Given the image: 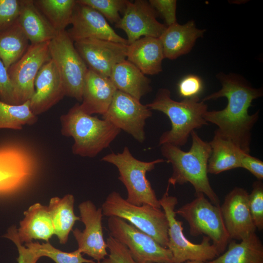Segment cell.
<instances>
[{"label": "cell", "instance_id": "cell-30", "mask_svg": "<svg viewBox=\"0 0 263 263\" xmlns=\"http://www.w3.org/2000/svg\"><path fill=\"white\" fill-rule=\"evenodd\" d=\"M34 3L54 29L66 30L71 24L76 4L75 0H36Z\"/></svg>", "mask_w": 263, "mask_h": 263}, {"label": "cell", "instance_id": "cell-26", "mask_svg": "<svg viewBox=\"0 0 263 263\" xmlns=\"http://www.w3.org/2000/svg\"><path fill=\"white\" fill-rule=\"evenodd\" d=\"M209 144L211 153L207 164L208 173L218 174L241 167V159L245 152L231 141L215 132Z\"/></svg>", "mask_w": 263, "mask_h": 263}, {"label": "cell", "instance_id": "cell-11", "mask_svg": "<svg viewBox=\"0 0 263 263\" xmlns=\"http://www.w3.org/2000/svg\"><path fill=\"white\" fill-rule=\"evenodd\" d=\"M37 168L35 155L25 146L10 144L0 147V195L12 194L24 188Z\"/></svg>", "mask_w": 263, "mask_h": 263}, {"label": "cell", "instance_id": "cell-22", "mask_svg": "<svg viewBox=\"0 0 263 263\" xmlns=\"http://www.w3.org/2000/svg\"><path fill=\"white\" fill-rule=\"evenodd\" d=\"M126 58L144 75H154L162 71L165 57L159 38L142 37L128 45Z\"/></svg>", "mask_w": 263, "mask_h": 263}, {"label": "cell", "instance_id": "cell-19", "mask_svg": "<svg viewBox=\"0 0 263 263\" xmlns=\"http://www.w3.org/2000/svg\"><path fill=\"white\" fill-rule=\"evenodd\" d=\"M34 86L35 92L29 102L30 109L36 116L49 110L66 96L63 80L51 59L40 68Z\"/></svg>", "mask_w": 263, "mask_h": 263}, {"label": "cell", "instance_id": "cell-25", "mask_svg": "<svg viewBox=\"0 0 263 263\" xmlns=\"http://www.w3.org/2000/svg\"><path fill=\"white\" fill-rule=\"evenodd\" d=\"M110 78L117 90L139 101L151 90L150 79L127 59L114 66Z\"/></svg>", "mask_w": 263, "mask_h": 263}, {"label": "cell", "instance_id": "cell-8", "mask_svg": "<svg viewBox=\"0 0 263 263\" xmlns=\"http://www.w3.org/2000/svg\"><path fill=\"white\" fill-rule=\"evenodd\" d=\"M169 185L159 202L169 223L167 248L171 252L174 263H183L188 261L209 262L219 256L210 239L203 236L200 244L192 243L185 236L182 222L176 219L175 207L177 198L169 194Z\"/></svg>", "mask_w": 263, "mask_h": 263}, {"label": "cell", "instance_id": "cell-7", "mask_svg": "<svg viewBox=\"0 0 263 263\" xmlns=\"http://www.w3.org/2000/svg\"><path fill=\"white\" fill-rule=\"evenodd\" d=\"M175 210L188 224L191 236L209 238L219 255L226 250L230 238L224 222L219 205L212 203L201 193Z\"/></svg>", "mask_w": 263, "mask_h": 263}, {"label": "cell", "instance_id": "cell-4", "mask_svg": "<svg viewBox=\"0 0 263 263\" xmlns=\"http://www.w3.org/2000/svg\"><path fill=\"white\" fill-rule=\"evenodd\" d=\"M146 106L150 110L164 113L170 121L171 129L160 137V145L168 143L179 147L183 146L192 131L208 123L204 117L208 111L207 105L199 96L177 101L171 98L169 89L160 88L154 100Z\"/></svg>", "mask_w": 263, "mask_h": 263}, {"label": "cell", "instance_id": "cell-18", "mask_svg": "<svg viewBox=\"0 0 263 263\" xmlns=\"http://www.w3.org/2000/svg\"><path fill=\"white\" fill-rule=\"evenodd\" d=\"M71 24L67 30L74 42L87 38L107 40L128 45L127 40L118 35L98 11L76 0Z\"/></svg>", "mask_w": 263, "mask_h": 263}, {"label": "cell", "instance_id": "cell-28", "mask_svg": "<svg viewBox=\"0 0 263 263\" xmlns=\"http://www.w3.org/2000/svg\"><path fill=\"white\" fill-rule=\"evenodd\" d=\"M75 198L72 194H67L62 198H52L48 207L54 229L61 244H65L74 225L80 218L74 213Z\"/></svg>", "mask_w": 263, "mask_h": 263}, {"label": "cell", "instance_id": "cell-41", "mask_svg": "<svg viewBox=\"0 0 263 263\" xmlns=\"http://www.w3.org/2000/svg\"><path fill=\"white\" fill-rule=\"evenodd\" d=\"M241 167L254 175L258 180L263 179V162L251 156L250 154L244 153L241 159Z\"/></svg>", "mask_w": 263, "mask_h": 263}, {"label": "cell", "instance_id": "cell-39", "mask_svg": "<svg viewBox=\"0 0 263 263\" xmlns=\"http://www.w3.org/2000/svg\"><path fill=\"white\" fill-rule=\"evenodd\" d=\"M148 1L156 12L164 18L167 26L177 22L176 0H150Z\"/></svg>", "mask_w": 263, "mask_h": 263}, {"label": "cell", "instance_id": "cell-31", "mask_svg": "<svg viewBox=\"0 0 263 263\" xmlns=\"http://www.w3.org/2000/svg\"><path fill=\"white\" fill-rule=\"evenodd\" d=\"M37 120L30 109L29 100L21 104H11L0 100V129L21 130Z\"/></svg>", "mask_w": 263, "mask_h": 263}, {"label": "cell", "instance_id": "cell-32", "mask_svg": "<svg viewBox=\"0 0 263 263\" xmlns=\"http://www.w3.org/2000/svg\"><path fill=\"white\" fill-rule=\"evenodd\" d=\"M25 246L32 249L39 258L47 257L56 263H97L83 258L77 249L71 252H64L54 247L49 242L40 244L38 242H31L26 243Z\"/></svg>", "mask_w": 263, "mask_h": 263}, {"label": "cell", "instance_id": "cell-42", "mask_svg": "<svg viewBox=\"0 0 263 263\" xmlns=\"http://www.w3.org/2000/svg\"><path fill=\"white\" fill-rule=\"evenodd\" d=\"M185 263H208L202 261H188L186 262Z\"/></svg>", "mask_w": 263, "mask_h": 263}, {"label": "cell", "instance_id": "cell-21", "mask_svg": "<svg viewBox=\"0 0 263 263\" xmlns=\"http://www.w3.org/2000/svg\"><path fill=\"white\" fill-rule=\"evenodd\" d=\"M205 31L198 28L193 20L184 24L176 22L167 26L159 38L165 58L173 60L188 53Z\"/></svg>", "mask_w": 263, "mask_h": 263}, {"label": "cell", "instance_id": "cell-17", "mask_svg": "<svg viewBox=\"0 0 263 263\" xmlns=\"http://www.w3.org/2000/svg\"><path fill=\"white\" fill-rule=\"evenodd\" d=\"M248 194L244 188L235 187L226 195L220 206L230 239L241 241L257 229L249 208Z\"/></svg>", "mask_w": 263, "mask_h": 263}, {"label": "cell", "instance_id": "cell-23", "mask_svg": "<svg viewBox=\"0 0 263 263\" xmlns=\"http://www.w3.org/2000/svg\"><path fill=\"white\" fill-rule=\"evenodd\" d=\"M24 215L17 229L20 242L28 243L37 239L49 242L54 229L48 207L36 203L24 211Z\"/></svg>", "mask_w": 263, "mask_h": 263}, {"label": "cell", "instance_id": "cell-6", "mask_svg": "<svg viewBox=\"0 0 263 263\" xmlns=\"http://www.w3.org/2000/svg\"><path fill=\"white\" fill-rule=\"evenodd\" d=\"M101 208L103 216L117 217L129 222L167 248L169 223L161 208L147 204L132 205L115 191L108 194Z\"/></svg>", "mask_w": 263, "mask_h": 263}, {"label": "cell", "instance_id": "cell-5", "mask_svg": "<svg viewBox=\"0 0 263 263\" xmlns=\"http://www.w3.org/2000/svg\"><path fill=\"white\" fill-rule=\"evenodd\" d=\"M101 160L115 166L119 172L118 179L125 186L129 203L137 206L144 204L161 208V207L151 184L147 179L148 172L153 170L156 164L166 161L157 159L146 162L138 160L131 153L128 147L121 152H112Z\"/></svg>", "mask_w": 263, "mask_h": 263}, {"label": "cell", "instance_id": "cell-12", "mask_svg": "<svg viewBox=\"0 0 263 263\" xmlns=\"http://www.w3.org/2000/svg\"><path fill=\"white\" fill-rule=\"evenodd\" d=\"M152 113L146 105L117 90L108 110L102 115V119L129 133L138 142L143 143L146 138V120L151 116Z\"/></svg>", "mask_w": 263, "mask_h": 263}, {"label": "cell", "instance_id": "cell-9", "mask_svg": "<svg viewBox=\"0 0 263 263\" xmlns=\"http://www.w3.org/2000/svg\"><path fill=\"white\" fill-rule=\"evenodd\" d=\"M51 59L56 66L64 85L66 96L82 101L88 67L80 56L67 30L57 32L50 41Z\"/></svg>", "mask_w": 263, "mask_h": 263}, {"label": "cell", "instance_id": "cell-29", "mask_svg": "<svg viewBox=\"0 0 263 263\" xmlns=\"http://www.w3.org/2000/svg\"><path fill=\"white\" fill-rule=\"evenodd\" d=\"M29 42L18 20L0 31V59L7 69L24 54L30 45Z\"/></svg>", "mask_w": 263, "mask_h": 263}, {"label": "cell", "instance_id": "cell-20", "mask_svg": "<svg viewBox=\"0 0 263 263\" xmlns=\"http://www.w3.org/2000/svg\"><path fill=\"white\" fill-rule=\"evenodd\" d=\"M117 89L110 77L89 69L83 86L80 107L87 114H104Z\"/></svg>", "mask_w": 263, "mask_h": 263}, {"label": "cell", "instance_id": "cell-37", "mask_svg": "<svg viewBox=\"0 0 263 263\" xmlns=\"http://www.w3.org/2000/svg\"><path fill=\"white\" fill-rule=\"evenodd\" d=\"M203 88V84L201 78L193 75L185 76L178 84L179 94L184 99L198 96Z\"/></svg>", "mask_w": 263, "mask_h": 263}, {"label": "cell", "instance_id": "cell-10", "mask_svg": "<svg viewBox=\"0 0 263 263\" xmlns=\"http://www.w3.org/2000/svg\"><path fill=\"white\" fill-rule=\"evenodd\" d=\"M107 225L110 235L128 248L137 263H174L168 248L125 220L110 217Z\"/></svg>", "mask_w": 263, "mask_h": 263}, {"label": "cell", "instance_id": "cell-14", "mask_svg": "<svg viewBox=\"0 0 263 263\" xmlns=\"http://www.w3.org/2000/svg\"><path fill=\"white\" fill-rule=\"evenodd\" d=\"M78 208L85 228L82 231L78 228L72 230L77 249L100 263L108 255L103 236L102 208H97L92 201L87 200L80 203Z\"/></svg>", "mask_w": 263, "mask_h": 263}, {"label": "cell", "instance_id": "cell-36", "mask_svg": "<svg viewBox=\"0 0 263 263\" xmlns=\"http://www.w3.org/2000/svg\"><path fill=\"white\" fill-rule=\"evenodd\" d=\"M21 7V0H0V31L17 21Z\"/></svg>", "mask_w": 263, "mask_h": 263}, {"label": "cell", "instance_id": "cell-15", "mask_svg": "<svg viewBox=\"0 0 263 263\" xmlns=\"http://www.w3.org/2000/svg\"><path fill=\"white\" fill-rule=\"evenodd\" d=\"M156 13L149 1L127 0L123 17L115 26L125 32L128 45L142 37L159 38L167 26L158 21Z\"/></svg>", "mask_w": 263, "mask_h": 263}, {"label": "cell", "instance_id": "cell-27", "mask_svg": "<svg viewBox=\"0 0 263 263\" xmlns=\"http://www.w3.org/2000/svg\"><path fill=\"white\" fill-rule=\"evenodd\" d=\"M226 250L208 263H263V244L256 233L240 243L229 241Z\"/></svg>", "mask_w": 263, "mask_h": 263}, {"label": "cell", "instance_id": "cell-13", "mask_svg": "<svg viewBox=\"0 0 263 263\" xmlns=\"http://www.w3.org/2000/svg\"><path fill=\"white\" fill-rule=\"evenodd\" d=\"M49 42L31 44L22 57L8 68L17 104H23L32 97L37 75L43 65L51 59Z\"/></svg>", "mask_w": 263, "mask_h": 263}, {"label": "cell", "instance_id": "cell-2", "mask_svg": "<svg viewBox=\"0 0 263 263\" xmlns=\"http://www.w3.org/2000/svg\"><path fill=\"white\" fill-rule=\"evenodd\" d=\"M190 135L192 144L187 151L170 144L161 145L162 155L172 168V174L169 179L168 184L174 186L189 183L194 188L195 194L203 193L212 203L218 205L219 199L212 188L207 175L210 146L209 142L203 140L195 131Z\"/></svg>", "mask_w": 263, "mask_h": 263}, {"label": "cell", "instance_id": "cell-35", "mask_svg": "<svg viewBox=\"0 0 263 263\" xmlns=\"http://www.w3.org/2000/svg\"><path fill=\"white\" fill-rule=\"evenodd\" d=\"M106 242L110 253L100 263H137L128 248L110 235Z\"/></svg>", "mask_w": 263, "mask_h": 263}, {"label": "cell", "instance_id": "cell-16", "mask_svg": "<svg viewBox=\"0 0 263 263\" xmlns=\"http://www.w3.org/2000/svg\"><path fill=\"white\" fill-rule=\"evenodd\" d=\"M74 45L89 69L108 77L115 65L126 59L127 44L87 38L74 42Z\"/></svg>", "mask_w": 263, "mask_h": 263}, {"label": "cell", "instance_id": "cell-3", "mask_svg": "<svg viewBox=\"0 0 263 263\" xmlns=\"http://www.w3.org/2000/svg\"><path fill=\"white\" fill-rule=\"evenodd\" d=\"M61 134L72 137L73 154L94 157L109 147L121 130L109 121L83 112L79 104L73 106L60 117Z\"/></svg>", "mask_w": 263, "mask_h": 263}, {"label": "cell", "instance_id": "cell-34", "mask_svg": "<svg viewBox=\"0 0 263 263\" xmlns=\"http://www.w3.org/2000/svg\"><path fill=\"white\" fill-rule=\"evenodd\" d=\"M250 212L257 229H263V184L261 180L255 181L248 194Z\"/></svg>", "mask_w": 263, "mask_h": 263}, {"label": "cell", "instance_id": "cell-33", "mask_svg": "<svg viewBox=\"0 0 263 263\" xmlns=\"http://www.w3.org/2000/svg\"><path fill=\"white\" fill-rule=\"evenodd\" d=\"M101 14L106 19L116 24L120 20V12H123L127 0H77Z\"/></svg>", "mask_w": 263, "mask_h": 263}, {"label": "cell", "instance_id": "cell-1", "mask_svg": "<svg viewBox=\"0 0 263 263\" xmlns=\"http://www.w3.org/2000/svg\"><path fill=\"white\" fill-rule=\"evenodd\" d=\"M217 76L222 85L221 89L202 101L225 97L227 104L223 110L207 111L204 119L218 127L215 132L249 154L251 130L258 120L259 112L249 114L248 109L254 99L263 95V91L253 87L242 76L235 74L221 73Z\"/></svg>", "mask_w": 263, "mask_h": 263}, {"label": "cell", "instance_id": "cell-24", "mask_svg": "<svg viewBox=\"0 0 263 263\" xmlns=\"http://www.w3.org/2000/svg\"><path fill=\"white\" fill-rule=\"evenodd\" d=\"M18 22L31 44L50 41L57 32L33 0H21Z\"/></svg>", "mask_w": 263, "mask_h": 263}, {"label": "cell", "instance_id": "cell-40", "mask_svg": "<svg viewBox=\"0 0 263 263\" xmlns=\"http://www.w3.org/2000/svg\"><path fill=\"white\" fill-rule=\"evenodd\" d=\"M0 100L8 104H17L14 88L8 69L0 59Z\"/></svg>", "mask_w": 263, "mask_h": 263}, {"label": "cell", "instance_id": "cell-38", "mask_svg": "<svg viewBox=\"0 0 263 263\" xmlns=\"http://www.w3.org/2000/svg\"><path fill=\"white\" fill-rule=\"evenodd\" d=\"M13 241L19 252L17 258L18 263H37L39 258L30 248L24 246L20 242L17 233V229L15 226L11 227L4 236Z\"/></svg>", "mask_w": 263, "mask_h": 263}]
</instances>
